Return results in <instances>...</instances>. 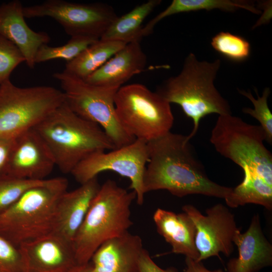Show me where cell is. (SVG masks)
Segmentation results:
<instances>
[{
	"instance_id": "6da1fadb",
	"label": "cell",
	"mask_w": 272,
	"mask_h": 272,
	"mask_svg": "<svg viewBox=\"0 0 272 272\" xmlns=\"http://www.w3.org/2000/svg\"><path fill=\"white\" fill-rule=\"evenodd\" d=\"M211 143L218 153L243 170V181L225 199L235 208L254 203L272 209V154L264 144L260 125L232 114L220 115L213 128Z\"/></svg>"
},
{
	"instance_id": "7a4b0ae2",
	"label": "cell",
	"mask_w": 272,
	"mask_h": 272,
	"mask_svg": "<svg viewBox=\"0 0 272 272\" xmlns=\"http://www.w3.org/2000/svg\"><path fill=\"white\" fill-rule=\"evenodd\" d=\"M187 135L171 131L147 143L149 159L143 178L148 192L166 190L182 197L201 194L226 199L232 190L211 180Z\"/></svg>"
},
{
	"instance_id": "3957f363",
	"label": "cell",
	"mask_w": 272,
	"mask_h": 272,
	"mask_svg": "<svg viewBox=\"0 0 272 272\" xmlns=\"http://www.w3.org/2000/svg\"><path fill=\"white\" fill-rule=\"evenodd\" d=\"M221 64L219 59L199 60L190 53L180 72L166 79L156 91L170 104L178 105L192 119L193 128L187 135L190 140L197 133L200 120L207 115L232 114L229 103L215 86Z\"/></svg>"
},
{
	"instance_id": "277c9868",
	"label": "cell",
	"mask_w": 272,
	"mask_h": 272,
	"mask_svg": "<svg viewBox=\"0 0 272 272\" xmlns=\"http://www.w3.org/2000/svg\"><path fill=\"white\" fill-rule=\"evenodd\" d=\"M34 129L64 174L94 153L115 149L100 126L77 115L65 101Z\"/></svg>"
},
{
	"instance_id": "5b68a950",
	"label": "cell",
	"mask_w": 272,
	"mask_h": 272,
	"mask_svg": "<svg viewBox=\"0 0 272 272\" xmlns=\"http://www.w3.org/2000/svg\"><path fill=\"white\" fill-rule=\"evenodd\" d=\"M135 198L133 191L114 180L100 185L73 241L78 264L89 263L104 242L128 232L132 225L130 206Z\"/></svg>"
},
{
	"instance_id": "8992f818",
	"label": "cell",
	"mask_w": 272,
	"mask_h": 272,
	"mask_svg": "<svg viewBox=\"0 0 272 272\" xmlns=\"http://www.w3.org/2000/svg\"><path fill=\"white\" fill-rule=\"evenodd\" d=\"M67 187L66 178L56 177L28 190L0 213V235L18 247L52 232L57 201Z\"/></svg>"
},
{
	"instance_id": "52a82bcc",
	"label": "cell",
	"mask_w": 272,
	"mask_h": 272,
	"mask_svg": "<svg viewBox=\"0 0 272 272\" xmlns=\"http://www.w3.org/2000/svg\"><path fill=\"white\" fill-rule=\"evenodd\" d=\"M114 103L119 123L135 139L148 143L170 132L173 126L174 118L170 104L142 84L120 87Z\"/></svg>"
},
{
	"instance_id": "ba28073f",
	"label": "cell",
	"mask_w": 272,
	"mask_h": 272,
	"mask_svg": "<svg viewBox=\"0 0 272 272\" xmlns=\"http://www.w3.org/2000/svg\"><path fill=\"white\" fill-rule=\"evenodd\" d=\"M64 101L62 91L53 87L5 82L0 85V139H14L34 128Z\"/></svg>"
},
{
	"instance_id": "9c48e42d",
	"label": "cell",
	"mask_w": 272,
	"mask_h": 272,
	"mask_svg": "<svg viewBox=\"0 0 272 272\" xmlns=\"http://www.w3.org/2000/svg\"><path fill=\"white\" fill-rule=\"evenodd\" d=\"M60 84L65 102L79 116L100 126L115 149L126 146L135 139L119 123L114 99L119 88L94 85L63 71L53 74Z\"/></svg>"
},
{
	"instance_id": "30bf717a",
	"label": "cell",
	"mask_w": 272,
	"mask_h": 272,
	"mask_svg": "<svg viewBox=\"0 0 272 272\" xmlns=\"http://www.w3.org/2000/svg\"><path fill=\"white\" fill-rule=\"evenodd\" d=\"M25 18L50 17L71 37L84 36L100 39L118 17L112 6L102 3L81 4L64 0H47L24 6Z\"/></svg>"
},
{
	"instance_id": "8fae6325",
	"label": "cell",
	"mask_w": 272,
	"mask_h": 272,
	"mask_svg": "<svg viewBox=\"0 0 272 272\" xmlns=\"http://www.w3.org/2000/svg\"><path fill=\"white\" fill-rule=\"evenodd\" d=\"M149 159L147 142L135 139L124 147L108 152H98L81 162L71 173L81 184L97 177L104 171H112L128 178L130 187L138 205L144 203L143 178Z\"/></svg>"
},
{
	"instance_id": "7c38bea8",
	"label": "cell",
	"mask_w": 272,
	"mask_h": 272,
	"mask_svg": "<svg viewBox=\"0 0 272 272\" xmlns=\"http://www.w3.org/2000/svg\"><path fill=\"white\" fill-rule=\"evenodd\" d=\"M183 212L192 219L196 229L195 243L199 253L197 261L222 252L230 256L233 251V238L237 228L234 214L222 203L208 208L203 215L191 205L182 207Z\"/></svg>"
},
{
	"instance_id": "4fadbf2b",
	"label": "cell",
	"mask_w": 272,
	"mask_h": 272,
	"mask_svg": "<svg viewBox=\"0 0 272 272\" xmlns=\"http://www.w3.org/2000/svg\"><path fill=\"white\" fill-rule=\"evenodd\" d=\"M18 248L23 272H66L78 264L73 243L53 231Z\"/></svg>"
},
{
	"instance_id": "5bb4252c",
	"label": "cell",
	"mask_w": 272,
	"mask_h": 272,
	"mask_svg": "<svg viewBox=\"0 0 272 272\" xmlns=\"http://www.w3.org/2000/svg\"><path fill=\"white\" fill-rule=\"evenodd\" d=\"M55 166L46 144L34 129L15 139L7 174L18 178L41 180Z\"/></svg>"
},
{
	"instance_id": "9a60e30c",
	"label": "cell",
	"mask_w": 272,
	"mask_h": 272,
	"mask_svg": "<svg viewBox=\"0 0 272 272\" xmlns=\"http://www.w3.org/2000/svg\"><path fill=\"white\" fill-rule=\"evenodd\" d=\"M22 3L13 0L0 5V35L15 45L30 69L34 68L35 58L39 48L50 40L45 32H36L25 21Z\"/></svg>"
},
{
	"instance_id": "2e32d148",
	"label": "cell",
	"mask_w": 272,
	"mask_h": 272,
	"mask_svg": "<svg viewBox=\"0 0 272 272\" xmlns=\"http://www.w3.org/2000/svg\"><path fill=\"white\" fill-rule=\"evenodd\" d=\"M238 255L230 259L226 272H258L272 265V245L265 237L258 214L244 233L239 229L233 238Z\"/></svg>"
},
{
	"instance_id": "e0dca14e",
	"label": "cell",
	"mask_w": 272,
	"mask_h": 272,
	"mask_svg": "<svg viewBox=\"0 0 272 272\" xmlns=\"http://www.w3.org/2000/svg\"><path fill=\"white\" fill-rule=\"evenodd\" d=\"M144 249L141 238L129 232L111 238L93 255L91 272H137Z\"/></svg>"
},
{
	"instance_id": "ac0fdd59",
	"label": "cell",
	"mask_w": 272,
	"mask_h": 272,
	"mask_svg": "<svg viewBox=\"0 0 272 272\" xmlns=\"http://www.w3.org/2000/svg\"><path fill=\"white\" fill-rule=\"evenodd\" d=\"M100 187L95 177L64 192L56 204L53 231L73 243Z\"/></svg>"
},
{
	"instance_id": "d6986e66",
	"label": "cell",
	"mask_w": 272,
	"mask_h": 272,
	"mask_svg": "<svg viewBox=\"0 0 272 272\" xmlns=\"http://www.w3.org/2000/svg\"><path fill=\"white\" fill-rule=\"evenodd\" d=\"M147 62L140 42H130L84 81L94 85L119 88L134 75L144 71Z\"/></svg>"
},
{
	"instance_id": "ffe728a7",
	"label": "cell",
	"mask_w": 272,
	"mask_h": 272,
	"mask_svg": "<svg viewBox=\"0 0 272 272\" xmlns=\"http://www.w3.org/2000/svg\"><path fill=\"white\" fill-rule=\"evenodd\" d=\"M153 218L158 232L171 245L172 253L198 260L195 226L186 213L176 214L158 208Z\"/></svg>"
},
{
	"instance_id": "44dd1931",
	"label": "cell",
	"mask_w": 272,
	"mask_h": 272,
	"mask_svg": "<svg viewBox=\"0 0 272 272\" xmlns=\"http://www.w3.org/2000/svg\"><path fill=\"white\" fill-rule=\"evenodd\" d=\"M243 9L255 14H260V10L254 2L243 0H173L163 11L160 13L144 26L142 34L144 37L151 34L155 25L163 19L179 13L195 12L200 10L211 11L219 9L228 12H233Z\"/></svg>"
},
{
	"instance_id": "7402d4cb",
	"label": "cell",
	"mask_w": 272,
	"mask_h": 272,
	"mask_svg": "<svg viewBox=\"0 0 272 272\" xmlns=\"http://www.w3.org/2000/svg\"><path fill=\"white\" fill-rule=\"evenodd\" d=\"M161 0H149L135 6L129 12L118 17L100 39L115 41L126 44L140 42L143 38V23L148 16L158 7Z\"/></svg>"
},
{
	"instance_id": "603a6c76",
	"label": "cell",
	"mask_w": 272,
	"mask_h": 272,
	"mask_svg": "<svg viewBox=\"0 0 272 272\" xmlns=\"http://www.w3.org/2000/svg\"><path fill=\"white\" fill-rule=\"evenodd\" d=\"M126 44L119 41L99 39L75 59L66 62L63 71L85 80Z\"/></svg>"
},
{
	"instance_id": "cb8c5ba5",
	"label": "cell",
	"mask_w": 272,
	"mask_h": 272,
	"mask_svg": "<svg viewBox=\"0 0 272 272\" xmlns=\"http://www.w3.org/2000/svg\"><path fill=\"white\" fill-rule=\"evenodd\" d=\"M99 40L91 37L77 36L71 37L65 44L61 46L43 45L37 52L35 62L36 64L54 59H62L69 62Z\"/></svg>"
},
{
	"instance_id": "d4e9b609",
	"label": "cell",
	"mask_w": 272,
	"mask_h": 272,
	"mask_svg": "<svg viewBox=\"0 0 272 272\" xmlns=\"http://www.w3.org/2000/svg\"><path fill=\"white\" fill-rule=\"evenodd\" d=\"M211 44L219 53L233 61H244L250 55V43L244 38L229 32L217 33L212 38Z\"/></svg>"
},
{
	"instance_id": "484cf974",
	"label": "cell",
	"mask_w": 272,
	"mask_h": 272,
	"mask_svg": "<svg viewBox=\"0 0 272 272\" xmlns=\"http://www.w3.org/2000/svg\"><path fill=\"white\" fill-rule=\"evenodd\" d=\"M41 180L16 177L8 174L0 176V213L5 211L30 188L43 184Z\"/></svg>"
},
{
	"instance_id": "4316f807",
	"label": "cell",
	"mask_w": 272,
	"mask_h": 272,
	"mask_svg": "<svg viewBox=\"0 0 272 272\" xmlns=\"http://www.w3.org/2000/svg\"><path fill=\"white\" fill-rule=\"evenodd\" d=\"M238 92L247 98L252 103L253 108L244 107L242 112L255 118L260 123L265 137V140L269 144H272V114L268 107L267 100L270 93V89L266 87L262 95L259 96L255 90L257 98H255L250 91L246 92L238 89Z\"/></svg>"
},
{
	"instance_id": "83f0119b",
	"label": "cell",
	"mask_w": 272,
	"mask_h": 272,
	"mask_svg": "<svg viewBox=\"0 0 272 272\" xmlns=\"http://www.w3.org/2000/svg\"><path fill=\"white\" fill-rule=\"evenodd\" d=\"M25 59L18 48L0 35V85L10 80L13 71Z\"/></svg>"
},
{
	"instance_id": "f1b7e54d",
	"label": "cell",
	"mask_w": 272,
	"mask_h": 272,
	"mask_svg": "<svg viewBox=\"0 0 272 272\" xmlns=\"http://www.w3.org/2000/svg\"><path fill=\"white\" fill-rule=\"evenodd\" d=\"M0 272H23L22 258L18 248L1 235Z\"/></svg>"
},
{
	"instance_id": "f546056e",
	"label": "cell",
	"mask_w": 272,
	"mask_h": 272,
	"mask_svg": "<svg viewBox=\"0 0 272 272\" xmlns=\"http://www.w3.org/2000/svg\"><path fill=\"white\" fill-rule=\"evenodd\" d=\"M137 272H178V271L173 267L166 269L161 268L153 261L148 251L144 249L139 260Z\"/></svg>"
},
{
	"instance_id": "4dcf8cb0",
	"label": "cell",
	"mask_w": 272,
	"mask_h": 272,
	"mask_svg": "<svg viewBox=\"0 0 272 272\" xmlns=\"http://www.w3.org/2000/svg\"><path fill=\"white\" fill-rule=\"evenodd\" d=\"M15 139H0V176L7 174Z\"/></svg>"
},
{
	"instance_id": "1f68e13d",
	"label": "cell",
	"mask_w": 272,
	"mask_h": 272,
	"mask_svg": "<svg viewBox=\"0 0 272 272\" xmlns=\"http://www.w3.org/2000/svg\"><path fill=\"white\" fill-rule=\"evenodd\" d=\"M186 268L184 272H226L221 269L211 270L206 268L202 261L185 257Z\"/></svg>"
},
{
	"instance_id": "d6a6232c",
	"label": "cell",
	"mask_w": 272,
	"mask_h": 272,
	"mask_svg": "<svg viewBox=\"0 0 272 272\" xmlns=\"http://www.w3.org/2000/svg\"><path fill=\"white\" fill-rule=\"evenodd\" d=\"M92 264L90 262L86 264H77L66 272H91Z\"/></svg>"
}]
</instances>
